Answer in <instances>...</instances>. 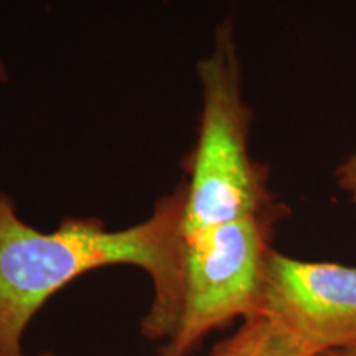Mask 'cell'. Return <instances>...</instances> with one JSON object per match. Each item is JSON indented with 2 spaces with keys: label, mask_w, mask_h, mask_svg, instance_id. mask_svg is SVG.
Instances as JSON below:
<instances>
[{
  "label": "cell",
  "mask_w": 356,
  "mask_h": 356,
  "mask_svg": "<svg viewBox=\"0 0 356 356\" xmlns=\"http://www.w3.org/2000/svg\"><path fill=\"white\" fill-rule=\"evenodd\" d=\"M181 181L131 228L109 231L97 218H66L43 233L22 220L0 193V356H26L24 338L48 299L74 279L108 266H134L152 280L154 297L140 322L142 335L165 341L175 332L184 300Z\"/></svg>",
  "instance_id": "cell-1"
},
{
  "label": "cell",
  "mask_w": 356,
  "mask_h": 356,
  "mask_svg": "<svg viewBox=\"0 0 356 356\" xmlns=\"http://www.w3.org/2000/svg\"><path fill=\"white\" fill-rule=\"evenodd\" d=\"M203 111L186 159L184 234L277 211L267 168L249 154L252 111L243 99L241 63L231 22L216 32L215 50L198 66Z\"/></svg>",
  "instance_id": "cell-2"
},
{
  "label": "cell",
  "mask_w": 356,
  "mask_h": 356,
  "mask_svg": "<svg viewBox=\"0 0 356 356\" xmlns=\"http://www.w3.org/2000/svg\"><path fill=\"white\" fill-rule=\"evenodd\" d=\"M287 207L184 234V300L173 335L159 356H191L236 318L261 314L267 254Z\"/></svg>",
  "instance_id": "cell-3"
},
{
  "label": "cell",
  "mask_w": 356,
  "mask_h": 356,
  "mask_svg": "<svg viewBox=\"0 0 356 356\" xmlns=\"http://www.w3.org/2000/svg\"><path fill=\"white\" fill-rule=\"evenodd\" d=\"M261 314L314 356L356 346V267L293 259L270 249Z\"/></svg>",
  "instance_id": "cell-4"
},
{
  "label": "cell",
  "mask_w": 356,
  "mask_h": 356,
  "mask_svg": "<svg viewBox=\"0 0 356 356\" xmlns=\"http://www.w3.org/2000/svg\"><path fill=\"white\" fill-rule=\"evenodd\" d=\"M208 356H314L286 328L266 315L243 320L241 327Z\"/></svg>",
  "instance_id": "cell-5"
},
{
  "label": "cell",
  "mask_w": 356,
  "mask_h": 356,
  "mask_svg": "<svg viewBox=\"0 0 356 356\" xmlns=\"http://www.w3.org/2000/svg\"><path fill=\"white\" fill-rule=\"evenodd\" d=\"M335 180L338 186L348 195L351 203L356 208V150L337 167Z\"/></svg>",
  "instance_id": "cell-6"
},
{
  "label": "cell",
  "mask_w": 356,
  "mask_h": 356,
  "mask_svg": "<svg viewBox=\"0 0 356 356\" xmlns=\"http://www.w3.org/2000/svg\"><path fill=\"white\" fill-rule=\"evenodd\" d=\"M318 356H356V346H350V348H343V350L325 351V353Z\"/></svg>",
  "instance_id": "cell-7"
},
{
  "label": "cell",
  "mask_w": 356,
  "mask_h": 356,
  "mask_svg": "<svg viewBox=\"0 0 356 356\" xmlns=\"http://www.w3.org/2000/svg\"><path fill=\"white\" fill-rule=\"evenodd\" d=\"M0 81H7V70L2 63V58H0Z\"/></svg>",
  "instance_id": "cell-8"
},
{
  "label": "cell",
  "mask_w": 356,
  "mask_h": 356,
  "mask_svg": "<svg viewBox=\"0 0 356 356\" xmlns=\"http://www.w3.org/2000/svg\"><path fill=\"white\" fill-rule=\"evenodd\" d=\"M35 356H55V355L48 353V351H44V353H40V355H35Z\"/></svg>",
  "instance_id": "cell-9"
}]
</instances>
